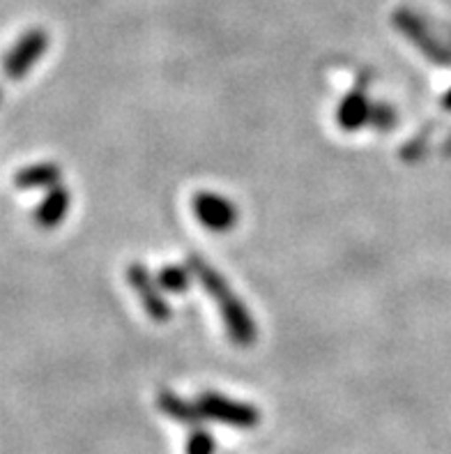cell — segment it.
Returning a JSON list of instances; mask_svg holds the SVG:
<instances>
[{
  "instance_id": "cell-8",
  "label": "cell",
  "mask_w": 451,
  "mask_h": 454,
  "mask_svg": "<svg viewBox=\"0 0 451 454\" xmlns=\"http://www.w3.org/2000/svg\"><path fill=\"white\" fill-rule=\"evenodd\" d=\"M69 203H72L69 201V192L65 187H60V184L51 187L49 194L44 196V201L35 210L37 226H42V229H56V226L63 224V219L69 213Z\"/></svg>"
},
{
  "instance_id": "cell-13",
  "label": "cell",
  "mask_w": 451,
  "mask_h": 454,
  "mask_svg": "<svg viewBox=\"0 0 451 454\" xmlns=\"http://www.w3.org/2000/svg\"><path fill=\"white\" fill-rule=\"evenodd\" d=\"M187 454H214V441L206 429H194L189 436Z\"/></svg>"
},
{
  "instance_id": "cell-2",
  "label": "cell",
  "mask_w": 451,
  "mask_h": 454,
  "mask_svg": "<svg viewBox=\"0 0 451 454\" xmlns=\"http://www.w3.org/2000/svg\"><path fill=\"white\" fill-rule=\"evenodd\" d=\"M198 411L203 418L222 425L237 427V429H252L260 422V411L252 403L235 402V399L219 395V392H203L198 397Z\"/></svg>"
},
{
  "instance_id": "cell-10",
  "label": "cell",
  "mask_w": 451,
  "mask_h": 454,
  "mask_svg": "<svg viewBox=\"0 0 451 454\" xmlns=\"http://www.w3.org/2000/svg\"><path fill=\"white\" fill-rule=\"evenodd\" d=\"M157 403L166 415H171L175 422H184V425H196L203 418L198 411V403H189L173 395L171 390H161L157 395Z\"/></svg>"
},
{
  "instance_id": "cell-5",
  "label": "cell",
  "mask_w": 451,
  "mask_h": 454,
  "mask_svg": "<svg viewBox=\"0 0 451 454\" xmlns=\"http://www.w3.org/2000/svg\"><path fill=\"white\" fill-rule=\"evenodd\" d=\"M46 49H49V35L42 28H30L17 44L12 46L3 60L7 79H23L33 69V65L40 63Z\"/></svg>"
},
{
  "instance_id": "cell-15",
  "label": "cell",
  "mask_w": 451,
  "mask_h": 454,
  "mask_svg": "<svg viewBox=\"0 0 451 454\" xmlns=\"http://www.w3.org/2000/svg\"><path fill=\"white\" fill-rule=\"evenodd\" d=\"M0 99H3V95H0Z\"/></svg>"
},
{
  "instance_id": "cell-12",
  "label": "cell",
  "mask_w": 451,
  "mask_h": 454,
  "mask_svg": "<svg viewBox=\"0 0 451 454\" xmlns=\"http://www.w3.org/2000/svg\"><path fill=\"white\" fill-rule=\"evenodd\" d=\"M369 122L376 127L377 132H389L396 125V111L389 104H373L371 121Z\"/></svg>"
},
{
  "instance_id": "cell-6",
  "label": "cell",
  "mask_w": 451,
  "mask_h": 454,
  "mask_svg": "<svg viewBox=\"0 0 451 454\" xmlns=\"http://www.w3.org/2000/svg\"><path fill=\"white\" fill-rule=\"evenodd\" d=\"M127 279L132 284V288L136 291L141 305H144L145 314L152 318L154 323H166L171 318V305L168 300L161 294L159 282L150 275V270L141 263H132L127 268Z\"/></svg>"
},
{
  "instance_id": "cell-3",
  "label": "cell",
  "mask_w": 451,
  "mask_h": 454,
  "mask_svg": "<svg viewBox=\"0 0 451 454\" xmlns=\"http://www.w3.org/2000/svg\"><path fill=\"white\" fill-rule=\"evenodd\" d=\"M191 210H194L198 224L214 233H226V231L235 229L237 219H240L237 206L217 192H196L191 199Z\"/></svg>"
},
{
  "instance_id": "cell-4",
  "label": "cell",
  "mask_w": 451,
  "mask_h": 454,
  "mask_svg": "<svg viewBox=\"0 0 451 454\" xmlns=\"http://www.w3.org/2000/svg\"><path fill=\"white\" fill-rule=\"evenodd\" d=\"M392 21H394L396 28L406 35L408 40L417 46L419 51L429 58V60H433V63H442V65L451 63V53L442 46V42L435 40L433 33H431L429 28V23L424 21V19H419L415 12L408 10V7H399V10L394 12Z\"/></svg>"
},
{
  "instance_id": "cell-1",
  "label": "cell",
  "mask_w": 451,
  "mask_h": 454,
  "mask_svg": "<svg viewBox=\"0 0 451 454\" xmlns=\"http://www.w3.org/2000/svg\"><path fill=\"white\" fill-rule=\"evenodd\" d=\"M187 263L189 270L194 272L196 279H198V282L203 284V288L210 294V298L217 302L230 341H233L235 346H240V348L253 346V341L258 340L256 321L252 318V314H249L245 302L233 294V288L229 286V282H226L206 259H200L196 254H189Z\"/></svg>"
},
{
  "instance_id": "cell-11",
  "label": "cell",
  "mask_w": 451,
  "mask_h": 454,
  "mask_svg": "<svg viewBox=\"0 0 451 454\" xmlns=\"http://www.w3.org/2000/svg\"><path fill=\"white\" fill-rule=\"evenodd\" d=\"M191 275L194 272L189 268H183V265H164L157 272V282L168 294H187L189 286H191Z\"/></svg>"
},
{
  "instance_id": "cell-14",
  "label": "cell",
  "mask_w": 451,
  "mask_h": 454,
  "mask_svg": "<svg viewBox=\"0 0 451 454\" xmlns=\"http://www.w3.org/2000/svg\"><path fill=\"white\" fill-rule=\"evenodd\" d=\"M445 106L451 111V88H449V92L445 95Z\"/></svg>"
},
{
  "instance_id": "cell-9",
  "label": "cell",
  "mask_w": 451,
  "mask_h": 454,
  "mask_svg": "<svg viewBox=\"0 0 451 454\" xmlns=\"http://www.w3.org/2000/svg\"><path fill=\"white\" fill-rule=\"evenodd\" d=\"M60 167L51 164V161H42V164H30V167L21 168L14 176V184L21 190H42V187H56L60 183Z\"/></svg>"
},
{
  "instance_id": "cell-7",
  "label": "cell",
  "mask_w": 451,
  "mask_h": 454,
  "mask_svg": "<svg viewBox=\"0 0 451 454\" xmlns=\"http://www.w3.org/2000/svg\"><path fill=\"white\" fill-rule=\"evenodd\" d=\"M371 102L362 90L348 92L337 109V121L343 132H357L371 121Z\"/></svg>"
}]
</instances>
